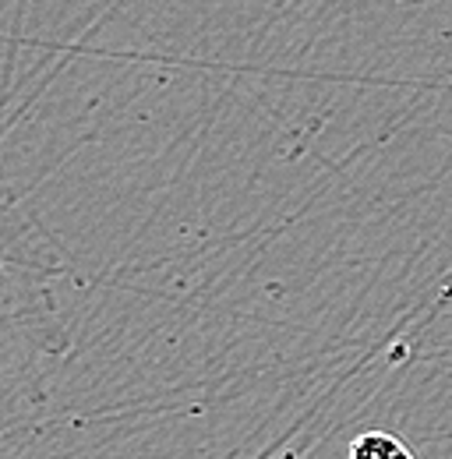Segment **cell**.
I'll return each instance as SVG.
<instances>
[{
  "label": "cell",
  "mask_w": 452,
  "mask_h": 459,
  "mask_svg": "<svg viewBox=\"0 0 452 459\" xmlns=\"http://www.w3.org/2000/svg\"><path fill=\"white\" fill-rule=\"evenodd\" d=\"M346 453L353 459H413V449L393 431H364L346 446Z\"/></svg>",
  "instance_id": "obj_2"
},
{
  "label": "cell",
  "mask_w": 452,
  "mask_h": 459,
  "mask_svg": "<svg viewBox=\"0 0 452 459\" xmlns=\"http://www.w3.org/2000/svg\"><path fill=\"white\" fill-rule=\"evenodd\" d=\"M64 269L39 255L36 233L0 191V446L36 420L64 350L54 283Z\"/></svg>",
  "instance_id": "obj_1"
}]
</instances>
